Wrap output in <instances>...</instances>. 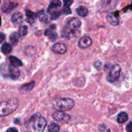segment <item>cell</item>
Segmentation results:
<instances>
[{
	"instance_id": "obj_1",
	"label": "cell",
	"mask_w": 132,
	"mask_h": 132,
	"mask_svg": "<svg viewBox=\"0 0 132 132\" xmlns=\"http://www.w3.org/2000/svg\"><path fill=\"white\" fill-rule=\"evenodd\" d=\"M81 26V21L76 18H72L68 19L65 27L63 30L62 36L64 38L70 39L76 35L77 29Z\"/></svg>"
},
{
	"instance_id": "obj_2",
	"label": "cell",
	"mask_w": 132,
	"mask_h": 132,
	"mask_svg": "<svg viewBox=\"0 0 132 132\" xmlns=\"http://www.w3.org/2000/svg\"><path fill=\"white\" fill-rule=\"evenodd\" d=\"M19 100L12 98L6 101L0 103V117H4L14 112L19 106Z\"/></svg>"
},
{
	"instance_id": "obj_3",
	"label": "cell",
	"mask_w": 132,
	"mask_h": 132,
	"mask_svg": "<svg viewBox=\"0 0 132 132\" xmlns=\"http://www.w3.org/2000/svg\"><path fill=\"white\" fill-rule=\"evenodd\" d=\"M75 105V101L70 98H58L53 103L56 110L65 112L72 109Z\"/></svg>"
},
{
	"instance_id": "obj_4",
	"label": "cell",
	"mask_w": 132,
	"mask_h": 132,
	"mask_svg": "<svg viewBox=\"0 0 132 132\" xmlns=\"http://www.w3.org/2000/svg\"><path fill=\"white\" fill-rule=\"evenodd\" d=\"M31 119L33 120V128L36 131L43 132L45 130L47 125V121L44 117L39 116V117H32Z\"/></svg>"
},
{
	"instance_id": "obj_5",
	"label": "cell",
	"mask_w": 132,
	"mask_h": 132,
	"mask_svg": "<svg viewBox=\"0 0 132 132\" xmlns=\"http://www.w3.org/2000/svg\"><path fill=\"white\" fill-rule=\"evenodd\" d=\"M121 68L119 64H114L112 67L110 73L107 77V81L109 82H114L118 79L121 73Z\"/></svg>"
},
{
	"instance_id": "obj_6",
	"label": "cell",
	"mask_w": 132,
	"mask_h": 132,
	"mask_svg": "<svg viewBox=\"0 0 132 132\" xmlns=\"http://www.w3.org/2000/svg\"><path fill=\"white\" fill-rule=\"evenodd\" d=\"M20 72L19 70L17 68V67L14 66H8L6 67V73L5 76H8V77H10L12 79L16 80L19 77Z\"/></svg>"
},
{
	"instance_id": "obj_7",
	"label": "cell",
	"mask_w": 132,
	"mask_h": 132,
	"mask_svg": "<svg viewBox=\"0 0 132 132\" xmlns=\"http://www.w3.org/2000/svg\"><path fill=\"white\" fill-rule=\"evenodd\" d=\"M53 118L55 120L58 121H65V122H68L70 119V116L67 113H64L63 112H61V111H57L54 112L52 114Z\"/></svg>"
},
{
	"instance_id": "obj_8",
	"label": "cell",
	"mask_w": 132,
	"mask_h": 132,
	"mask_svg": "<svg viewBox=\"0 0 132 132\" xmlns=\"http://www.w3.org/2000/svg\"><path fill=\"white\" fill-rule=\"evenodd\" d=\"M52 50L58 54H64L67 50V47L65 44L62 43H55L52 46Z\"/></svg>"
},
{
	"instance_id": "obj_9",
	"label": "cell",
	"mask_w": 132,
	"mask_h": 132,
	"mask_svg": "<svg viewBox=\"0 0 132 132\" xmlns=\"http://www.w3.org/2000/svg\"><path fill=\"white\" fill-rule=\"evenodd\" d=\"M92 43V40L88 36H83L79 39L78 45L81 48H86Z\"/></svg>"
},
{
	"instance_id": "obj_10",
	"label": "cell",
	"mask_w": 132,
	"mask_h": 132,
	"mask_svg": "<svg viewBox=\"0 0 132 132\" xmlns=\"http://www.w3.org/2000/svg\"><path fill=\"white\" fill-rule=\"evenodd\" d=\"M17 6V4L15 3L14 2H12V1H6L4 2L3 5L2 6V11L3 12L7 13L9 12L10 11H11L13 9H14L15 7Z\"/></svg>"
},
{
	"instance_id": "obj_11",
	"label": "cell",
	"mask_w": 132,
	"mask_h": 132,
	"mask_svg": "<svg viewBox=\"0 0 132 132\" xmlns=\"http://www.w3.org/2000/svg\"><path fill=\"white\" fill-rule=\"evenodd\" d=\"M11 19L12 23L15 24H20L23 21V16L21 12H16L12 14Z\"/></svg>"
},
{
	"instance_id": "obj_12",
	"label": "cell",
	"mask_w": 132,
	"mask_h": 132,
	"mask_svg": "<svg viewBox=\"0 0 132 132\" xmlns=\"http://www.w3.org/2000/svg\"><path fill=\"white\" fill-rule=\"evenodd\" d=\"M61 6V2L60 0H52L48 8L47 12H53V10H57Z\"/></svg>"
},
{
	"instance_id": "obj_13",
	"label": "cell",
	"mask_w": 132,
	"mask_h": 132,
	"mask_svg": "<svg viewBox=\"0 0 132 132\" xmlns=\"http://www.w3.org/2000/svg\"><path fill=\"white\" fill-rule=\"evenodd\" d=\"M54 26V25H53L52 26V27H50V28H47V29L45 30V36H48V38L50 39H51L52 41H54V40L57 37V34L56 32H54V30H55V28H54V29H52Z\"/></svg>"
},
{
	"instance_id": "obj_14",
	"label": "cell",
	"mask_w": 132,
	"mask_h": 132,
	"mask_svg": "<svg viewBox=\"0 0 132 132\" xmlns=\"http://www.w3.org/2000/svg\"><path fill=\"white\" fill-rule=\"evenodd\" d=\"M9 61H10L12 65L15 67H20L23 65V63H22L21 61L16 57L13 56V55L9 57Z\"/></svg>"
},
{
	"instance_id": "obj_15",
	"label": "cell",
	"mask_w": 132,
	"mask_h": 132,
	"mask_svg": "<svg viewBox=\"0 0 132 132\" xmlns=\"http://www.w3.org/2000/svg\"><path fill=\"white\" fill-rule=\"evenodd\" d=\"M107 21L111 25L116 26L119 24V18L117 17H116L112 14H110L107 15L106 17Z\"/></svg>"
},
{
	"instance_id": "obj_16",
	"label": "cell",
	"mask_w": 132,
	"mask_h": 132,
	"mask_svg": "<svg viewBox=\"0 0 132 132\" xmlns=\"http://www.w3.org/2000/svg\"><path fill=\"white\" fill-rule=\"evenodd\" d=\"M128 119V116L126 112H121L117 116V121L119 123L122 124L125 122Z\"/></svg>"
},
{
	"instance_id": "obj_17",
	"label": "cell",
	"mask_w": 132,
	"mask_h": 132,
	"mask_svg": "<svg viewBox=\"0 0 132 132\" xmlns=\"http://www.w3.org/2000/svg\"><path fill=\"white\" fill-rule=\"evenodd\" d=\"M76 12L78 14L79 16L81 17H86L88 15V10L85 6H80L78 8H77L76 9Z\"/></svg>"
},
{
	"instance_id": "obj_18",
	"label": "cell",
	"mask_w": 132,
	"mask_h": 132,
	"mask_svg": "<svg viewBox=\"0 0 132 132\" xmlns=\"http://www.w3.org/2000/svg\"><path fill=\"white\" fill-rule=\"evenodd\" d=\"M1 52H2L3 54H9L12 52V46L9 43H4L3 45H2V46H1Z\"/></svg>"
},
{
	"instance_id": "obj_19",
	"label": "cell",
	"mask_w": 132,
	"mask_h": 132,
	"mask_svg": "<svg viewBox=\"0 0 132 132\" xmlns=\"http://www.w3.org/2000/svg\"><path fill=\"white\" fill-rule=\"evenodd\" d=\"M48 130L49 132H59L60 126L58 124L55 122H52L48 126Z\"/></svg>"
},
{
	"instance_id": "obj_20",
	"label": "cell",
	"mask_w": 132,
	"mask_h": 132,
	"mask_svg": "<svg viewBox=\"0 0 132 132\" xmlns=\"http://www.w3.org/2000/svg\"><path fill=\"white\" fill-rule=\"evenodd\" d=\"M34 86V82L32 81V82H29V83L27 84V85H23V86L21 88V90L24 92H30L33 89Z\"/></svg>"
},
{
	"instance_id": "obj_21",
	"label": "cell",
	"mask_w": 132,
	"mask_h": 132,
	"mask_svg": "<svg viewBox=\"0 0 132 132\" xmlns=\"http://www.w3.org/2000/svg\"><path fill=\"white\" fill-rule=\"evenodd\" d=\"M19 36H20L19 35V34L17 33V32H14V33H12L10 35V40L13 45H16L18 43V41H19Z\"/></svg>"
},
{
	"instance_id": "obj_22",
	"label": "cell",
	"mask_w": 132,
	"mask_h": 132,
	"mask_svg": "<svg viewBox=\"0 0 132 132\" xmlns=\"http://www.w3.org/2000/svg\"><path fill=\"white\" fill-rule=\"evenodd\" d=\"M28 33V28L27 26L22 25L19 27V30H18V34L20 36H24Z\"/></svg>"
},
{
	"instance_id": "obj_23",
	"label": "cell",
	"mask_w": 132,
	"mask_h": 132,
	"mask_svg": "<svg viewBox=\"0 0 132 132\" xmlns=\"http://www.w3.org/2000/svg\"><path fill=\"white\" fill-rule=\"evenodd\" d=\"M28 52H30L29 54H28V56H32V55H34V54H35V52H36V50H35V48L33 47V46H28L24 49V53L27 54V53H28Z\"/></svg>"
},
{
	"instance_id": "obj_24",
	"label": "cell",
	"mask_w": 132,
	"mask_h": 132,
	"mask_svg": "<svg viewBox=\"0 0 132 132\" xmlns=\"http://www.w3.org/2000/svg\"><path fill=\"white\" fill-rule=\"evenodd\" d=\"M59 15H60V13L58 12H52L51 15H50V18H51L52 20H54V19H57L59 17Z\"/></svg>"
},
{
	"instance_id": "obj_25",
	"label": "cell",
	"mask_w": 132,
	"mask_h": 132,
	"mask_svg": "<svg viewBox=\"0 0 132 132\" xmlns=\"http://www.w3.org/2000/svg\"><path fill=\"white\" fill-rule=\"evenodd\" d=\"M126 130L128 132H132V121L128 124L126 127Z\"/></svg>"
},
{
	"instance_id": "obj_26",
	"label": "cell",
	"mask_w": 132,
	"mask_h": 132,
	"mask_svg": "<svg viewBox=\"0 0 132 132\" xmlns=\"http://www.w3.org/2000/svg\"><path fill=\"white\" fill-rule=\"evenodd\" d=\"M64 1V6H67V7H68L72 3L73 1L72 0H63Z\"/></svg>"
},
{
	"instance_id": "obj_27",
	"label": "cell",
	"mask_w": 132,
	"mask_h": 132,
	"mask_svg": "<svg viewBox=\"0 0 132 132\" xmlns=\"http://www.w3.org/2000/svg\"><path fill=\"white\" fill-rule=\"evenodd\" d=\"M5 39V35L2 32H0V43L3 42Z\"/></svg>"
},
{
	"instance_id": "obj_28",
	"label": "cell",
	"mask_w": 132,
	"mask_h": 132,
	"mask_svg": "<svg viewBox=\"0 0 132 132\" xmlns=\"http://www.w3.org/2000/svg\"><path fill=\"white\" fill-rule=\"evenodd\" d=\"M6 132H19L15 128H10L6 130Z\"/></svg>"
},
{
	"instance_id": "obj_29",
	"label": "cell",
	"mask_w": 132,
	"mask_h": 132,
	"mask_svg": "<svg viewBox=\"0 0 132 132\" xmlns=\"http://www.w3.org/2000/svg\"><path fill=\"white\" fill-rule=\"evenodd\" d=\"M0 3H1V0H0Z\"/></svg>"
}]
</instances>
